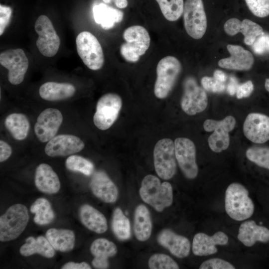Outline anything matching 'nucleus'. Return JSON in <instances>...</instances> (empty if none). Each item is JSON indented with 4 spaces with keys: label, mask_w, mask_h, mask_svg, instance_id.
I'll return each mask as SVG.
<instances>
[{
    "label": "nucleus",
    "mask_w": 269,
    "mask_h": 269,
    "mask_svg": "<svg viewBox=\"0 0 269 269\" xmlns=\"http://www.w3.org/2000/svg\"><path fill=\"white\" fill-rule=\"evenodd\" d=\"M139 193L143 201L157 212L169 207L173 202L171 184L168 182L161 183L159 178L153 175L149 174L143 178Z\"/></svg>",
    "instance_id": "nucleus-1"
},
{
    "label": "nucleus",
    "mask_w": 269,
    "mask_h": 269,
    "mask_svg": "<svg viewBox=\"0 0 269 269\" xmlns=\"http://www.w3.org/2000/svg\"><path fill=\"white\" fill-rule=\"evenodd\" d=\"M126 42L120 47L123 57L130 62H136L150 46V38L147 30L140 25L128 27L123 33Z\"/></svg>",
    "instance_id": "nucleus-4"
},
{
    "label": "nucleus",
    "mask_w": 269,
    "mask_h": 269,
    "mask_svg": "<svg viewBox=\"0 0 269 269\" xmlns=\"http://www.w3.org/2000/svg\"><path fill=\"white\" fill-rule=\"evenodd\" d=\"M62 269H91L90 266L86 262L80 263L69 262L61 267Z\"/></svg>",
    "instance_id": "nucleus-46"
},
{
    "label": "nucleus",
    "mask_w": 269,
    "mask_h": 269,
    "mask_svg": "<svg viewBox=\"0 0 269 269\" xmlns=\"http://www.w3.org/2000/svg\"><path fill=\"white\" fill-rule=\"evenodd\" d=\"M122 106L121 98L115 93H107L98 101L93 117L95 125L104 131L110 128L117 119Z\"/></svg>",
    "instance_id": "nucleus-9"
},
{
    "label": "nucleus",
    "mask_w": 269,
    "mask_h": 269,
    "mask_svg": "<svg viewBox=\"0 0 269 269\" xmlns=\"http://www.w3.org/2000/svg\"><path fill=\"white\" fill-rule=\"evenodd\" d=\"M65 166L70 171L79 172L86 176L92 174L94 170V165L91 161L77 155L69 156L65 161Z\"/></svg>",
    "instance_id": "nucleus-36"
},
{
    "label": "nucleus",
    "mask_w": 269,
    "mask_h": 269,
    "mask_svg": "<svg viewBox=\"0 0 269 269\" xmlns=\"http://www.w3.org/2000/svg\"><path fill=\"white\" fill-rule=\"evenodd\" d=\"M34 28L38 35L36 45L41 54L47 57L54 56L58 51L60 40L51 20L41 15L35 21Z\"/></svg>",
    "instance_id": "nucleus-12"
},
{
    "label": "nucleus",
    "mask_w": 269,
    "mask_h": 269,
    "mask_svg": "<svg viewBox=\"0 0 269 269\" xmlns=\"http://www.w3.org/2000/svg\"><path fill=\"white\" fill-rule=\"evenodd\" d=\"M78 54L84 64L90 69L98 70L104 63L102 46L97 38L89 31L80 32L76 39Z\"/></svg>",
    "instance_id": "nucleus-6"
},
{
    "label": "nucleus",
    "mask_w": 269,
    "mask_h": 269,
    "mask_svg": "<svg viewBox=\"0 0 269 269\" xmlns=\"http://www.w3.org/2000/svg\"><path fill=\"white\" fill-rule=\"evenodd\" d=\"M12 149L11 146L2 140H0V162L7 160L11 155Z\"/></svg>",
    "instance_id": "nucleus-45"
},
{
    "label": "nucleus",
    "mask_w": 269,
    "mask_h": 269,
    "mask_svg": "<svg viewBox=\"0 0 269 269\" xmlns=\"http://www.w3.org/2000/svg\"><path fill=\"white\" fill-rule=\"evenodd\" d=\"M112 0H103V1L106 3H110L112 1Z\"/></svg>",
    "instance_id": "nucleus-51"
},
{
    "label": "nucleus",
    "mask_w": 269,
    "mask_h": 269,
    "mask_svg": "<svg viewBox=\"0 0 269 269\" xmlns=\"http://www.w3.org/2000/svg\"><path fill=\"white\" fill-rule=\"evenodd\" d=\"M4 126L12 136L16 140H22L28 135L30 124L27 117L21 113H12L4 120Z\"/></svg>",
    "instance_id": "nucleus-32"
},
{
    "label": "nucleus",
    "mask_w": 269,
    "mask_h": 269,
    "mask_svg": "<svg viewBox=\"0 0 269 269\" xmlns=\"http://www.w3.org/2000/svg\"><path fill=\"white\" fill-rule=\"evenodd\" d=\"M157 241L159 244L178 258H186L190 253V243L189 240L170 229L161 231L157 236Z\"/></svg>",
    "instance_id": "nucleus-22"
},
{
    "label": "nucleus",
    "mask_w": 269,
    "mask_h": 269,
    "mask_svg": "<svg viewBox=\"0 0 269 269\" xmlns=\"http://www.w3.org/2000/svg\"><path fill=\"white\" fill-rule=\"evenodd\" d=\"M235 125L236 120L232 116H228L221 121L207 119L204 122L203 128L206 132H214L208 139L212 150L218 153L228 148L230 144L229 133Z\"/></svg>",
    "instance_id": "nucleus-10"
},
{
    "label": "nucleus",
    "mask_w": 269,
    "mask_h": 269,
    "mask_svg": "<svg viewBox=\"0 0 269 269\" xmlns=\"http://www.w3.org/2000/svg\"><path fill=\"white\" fill-rule=\"evenodd\" d=\"M26 243L19 249L20 254L28 257L38 254L47 258H51L55 255V250L46 238L43 236L34 238L30 236L25 239Z\"/></svg>",
    "instance_id": "nucleus-30"
},
{
    "label": "nucleus",
    "mask_w": 269,
    "mask_h": 269,
    "mask_svg": "<svg viewBox=\"0 0 269 269\" xmlns=\"http://www.w3.org/2000/svg\"><path fill=\"white\" fill-rule=\"evenodd\" d=\"M200 269H234L235 267L228 262L219 258L208 260L201 264Z\"/></svg>",
    "instance_id": "nucleus-42"
},
{
    "label": "nucleus",
    "mask_w": 269,
    "mask_h": 269,
    "mask_svg": "<svg viewBox=\"0 0 269 269\" xmlns=\"http://www.w3.org/2000/svg\"><path fill=\"white\" fill-rule=\"evenodd\" d=\"M246 155L251 161L269 170V147L252 146L247 150Z\"/></svg>",
    "instance_id": "nucleus-37"
},
{
    "label": "nucleus",
    "mask_w": 269,
    "mask_h": 269,
    "mask_svg": "<svg viewBox=\"0 0 269 269\" xmlns=\"http://www.w3.org/2000/svg\"><path fill=\"white\" fill-rule=\"evenodd\" d=\"M164 17L170 21L178 20L183 14V0H156Z\"/></svg>",
    "instance_id": "nucleus-35"
},
{
    "label": "nucleus",
    "mask_w": 269,
    "mask_h": 269,
    "mask_svg": "<svg viewBox=\"0 0 269 269\" xmlns=\"http://www.w3.org/2000/svg\"><path fill=\"white\" fill-rule=\"evenodd\" d=\"M134 230L136 238L140 241L149 239L152 231L149 211L143 204L138 205L134 211Z\"/></svg>",
    "instance_id": "nucleus-31"
},
{
    "label": "nucleus",
    "mask_w": 269,
    "mask_h": 269,
    "mask_svg": "<svg viewBox=\"0 0 269 269\" xmlns=\"http://www.w3.org/2000/svg\"><path fill=\"white\" fill-rule=\"evenodd\" d=\"M29 216L26 207L20 203L9 207L0 217V241L16 239L25 229Z\"/></svg>",
    "instance_id": "nucleus-3"
},
{
    "label": "nucleus",
    "mask_w": 269,
    "mask_h": 269,
    "mask_svg": "<svg viewBox=\"0 0 269 269\" xmlns=\"http://www.w3.org/2000/svg\"><path fill=\"white\" fill-rule=\"evenodd\" d=\"M238 81L234 76H231L229 83L228 84L226 90L227 93L231 96L234 95L236 93L238 86Z\"/></svg>",
    "instance_id": "nucleus-47"
},
{
    "label": "nucleus",
    "mask_w": 269,
    "mask_h": 269,
    "mask_svg": "<svg viewBox=\"0 0 269 269\" xmlns=\"http://www.w3.org/2000/svg\"><path fill=\"white\" fill-rule=\"evenodd\" d=\"M90 188L93 194L104 202L114 203L118 197V190L113 181L103 171L95 172L90 180Z\"/></svg>",
    "instance_id": "nucleus-20"
},
{
    "label": "nucleus",
    "mask_w": 269,
    "mask_h": 269,
    "mask_svg": "<svg viewBox=\"0 0 269 269\" xmlns=\"http://www.w3.org/2000/svg\"><path fill=\"white\" fill-rule=\"evenodd\" d=\"M115 5L120 8H125L128 5L127 0H114Z\"/></svg>",
    "instance_id": "nucleus-49"
},
{
    "label": "nucleus",
    "mask_w": 269,
    "mask_h": 269,
    "mask_svg": "<svg viewBox=\"0 0 269 269\" xmlns=\"http://www.w3.org/2000/svg\"><path fill=\"white\" fill-rule=\"evenodd\" d=\"M84 142L78 136L72 134L55 136L47 143L44 151L50 157L65 156L81 151Z\"/></svg>",
    "instance_id": "nucleus-16"
},
{
    "label": "nucleus",
    "mask_w": 269,
    "mask_h": 269,
    "mask_svg": "<svg viewBox=\"0 0 269 269\" xmlns=\"http://www.w3.org/2000/svg\"><path fill=\"white\" fill-rule=\"evenodd\" d=\"M225 207L227 214L233 220L239 221L250 218L255 209L248 190L239 183H231L227 187Z\"/></svg>",
    "instance_id": "nucleus-2"
},
{
    "label": "nucleus",
    "mask_w": 269,
    "mask_h": 269,
    "mask_svg": "<svg viewBox=\"0 0 269 269\" xmlns=\"http://www.w3.org/2000/svg\"><path fill=\"white\" fill-rule=\"evenodd\" d=\"M254 89V85L251 80L239 84L236 90V97L239 99L248 97L251 95Z\"/></svg>",
    "instance_id": "nucleus-44"
},
{
    "label": "nucleus",
    "mask_w": 269,
    "mask_h": 269,
    "mask_svg": "<svg viewBox=\"0 0 269 269\" xmlns=\"http://www.w3.org/2000/svg\"><path fill=\"white\" fill-rule=\"evenodd\" d=\"M82 224L89 230L102 234L108 229L107 221L104 215L89 204L82 205L79 211Z\"/></svg>",
    "instance_id": "nucleus-26"
},
{
    "label": "nucleus",
    "mask_w": 269,
    "mask_h": 269,
    "mask_svg": "<svg viewBox=\"0 0 269 269\" xmlns=\"http://www.w3.org/2000/svg\"><path fill=\"white\" fill-rule=\"evenodd\" d=\"M45 236L56 251L69 252L74 247L75 236L72 230L50 228L47 231Z\"/></svg>",
    "instance_id": "nucleus-28"
},
{
    "label": "nucleus",
    "mask_w": 269,
    "mask_h": 269,
    "mask_svg": "<svg viewBox=\"0 0 269 269\" xmlns=\"http://www.w3.org/2000/svg\"><path fill=\"white\" fill-rule=\"evenodd\" d=\"M11 13L12 9L9 6L0 5V35L9 24Z\"/></svg>",
    "instance_id": "nucleus-43"
},
{
    "label": "nucleus",
    "mask_w": 269,
    "mask_h": 269,
    "mask_svg": "<svg viewBox=\"0 0 269 269\" xmlns=\"http://www.w3.org/2000/svg\"><path fill=\"white\" fill-rule=\"evenodd\" d=\"M181 69V63L174 56H167L159 61L154 88V94L157 98L164 99L168 96L174 87Z\"/></svg>",
    "instance_id": "nucleus-5"
},
{
    "label": "nucleus",
    "mask_w": 269,
    "mask_h": 269,
    "mask_svg": "<svg viewBox=\"0 0 269 269\" xmlns=\"http://www.w3.org/2000/svg\"><path fill=\"white\" fill-rule=\"evenodd\" d=\"M90 252L94 257L92 261L93 267L105 269L109 266L108 258L116 255L117 248L113 242L105 238H99L92 243Z\"/></svg>",
    "instance_id": "nucleus-24"
},
{
    "label": "nucleus",
    "mask_w": 269,
    "mask_h": 269,
    "mask_svg": "<svg viewBox=\"0 0 269 269\" xmlns=\"http://www.w3.org/2000/svg\"><path fill=\"white\" fill-rule=\"evenodd\" d=\"M224 29L230 36L242 33L244 35V43L249 46L252 45L256 39L264 33L261 26L253 21L248 19L241 21L237 18L227 20L224 25Z\"/></svg>",
    "instance_id": "nucleus-19"
},
{
    "label": "nucleus",
    "mask_w": 269,
    "mask_h": 269,
    "mask_svg": "<svg viewBox=\"0 0 269 269\" xmlns=\"http://www.w3.org/2000/svg\"><path fill=\"white\" fill-rule=\"evenodd\" d=\"M238 239L249 247L253 246L257 241L267 243L269 241V230L257 225L253 220L247 221L240 225Z\"/></svg>",
    "instance_id": "nucleus-25"
},
{
    "label": "nucleus",
    "mask_w": 269,
    "mask_h": 269,
    "mask_svg": "<svg viewBox=\"0 0 269 269\" xmlns=\"http://www.w3.org/2000/svg\"><path fill=\"white\" fill-rule=\"evenodd\" d=\"M180 105L183 111L189 115L202 112L207 106L208 97L205 90L192 77H188L184 81Z\"/></svg>",
    "instance_id": "nucleus-11"
},
{
    "label": "nucleus",
    "mask_w": 269,
    "mask_h": 269,
    "mask_svg": "<svg viewBox=\"0 0 269 269\" xmlns=\"http://www.w3.org/2000/svg\"><path fill=\"white\" fill-rule=\"evenodd\" d=\"M228 242L227 235L221 231L216 232L212 236L203 233H199L193 238L192 252L197 256L214 254L218 251L216 245H225Z\"/></svg>",
    "instance_id": "nucleus-21"
},
{
    "label": "nucleus",
    "mask_w": 269,
    "mask_h": 269,
    "mask_svg": "<svg viewBox=\"0 0 269 269\" xmlns=\"http://www.w3.org/2000/svg\"><path fill=\"white\" fill-rule=\"evenodd\" d=\"M227 48L230 57L218 61L220 67L238 71H248L252 68L255 60L249 50L240 45L233 44H228Z\"/></svg>",
    "instance_id": "nucleus-18"
},
{
    "label": "nucleus",
    "mask_w": 269,
    "mask_h": 269,
    "mask_svg": "<svg viewBox=\"0 0 269 269\" xmlns=\"http://www.w3.org/2000/svg\"><path fill=\"white\" fill-rule=\"evenodd\" d=\"M153 162L158 176L164 180L173 177L176 171L174 143L170 138L159 140L153 150Z\"/></svg>",
    "instance_id": "nucleus-7"
},
{
    "label": "nucleus",
    "mask_w": 269,
    "mask_h": 269,
    "mask_svg": "<svg viewBox=\"0 0 269 269\" xmlns=\"http://www.w3.org/2000/svg\"><path fill=\"white\" fill-rule=\"evenodd\" d=\"M174 143L176 159L181 171L187 178H195L198 175V168L193 142L187 138L178 137Z\"/></svg>",
    "instance_id": "nucleus-14"
},
{
    "label": "nucleus",
    "mask_w": 269,
    "mask_h": 269,
    "mask_svg": "<svg viewBox=\"0 0 269 269\" xmlns=\"http://www.w3.org/2000/svg\"><path fill=\"white\" fill-rule=\"evenodd\" d=\"M63 122L61 112L54 108H47L38 116L34 126V132L38 139L48 142L56 134Z\"/></svg>",
    "instance_id": "nucleus-15"
},
{
    "label": "nucleus",
    "mask_w": 269,
    "mask_h": 269,
    "mask_svg": "<svg viewBox=\"0 0 269 269\" xmlns=\"http://www.w3.org/2000/svg\"><path fill=\"white\" fill-rule=\"evenodd\" d=\"M148 267L151 269H178V265L170 257L163 254H155L148 260Z\"/></svg>",
    "instance_id": "nucleus-38"
},
{
    "label": "nucleus",
    "mask_w": 269,
    "mask_h": 269,
    "mask_svg": "<svg viewBox=\"0 0 269 269\" xmlns=\"http://www.w3.org/2000/svg\"><path fill=\"white\" fill-rule=\"evenodd\" d=\"M0 63L8 70V79L12 85L22 82L29 65L24 51L20 48L10 49L0 53Z\"/></svg>",
    "instance_id": "nucleus-13"
},
{
    "label": "nucleus",
    "mask_w": 269,
    "mask_h": 269,
    "mask_svg": "<svg viewBox=\"0 0 269 269\" xmlns=\"http://www.w3.org/2000/svg\"><path fill=\"white\" fill-rule=\"evenodd\" d=\"M245 136L256 143L269 140V117L261 113H252L246 117L243 125Z\"/></svg>",
    "instance_id": "nucleus-17"
},
{
    "label": "nucleus",
    "mask_w": 269,
    "mask_h": 269,
    "mask_svg": "<svg viewBox=\"0 0 269 269\" xmlns=\"http://www.w3.org/2000/svg\"><path fill=\"white\" fill-rule=\"evenodd\" d=\"M76 92L75 86L70 83L47 82L39 88L41 98L48 101H61L72 97Z\"/></svg>",
    "instance_id": "nucleus-27"
},
{
    "label": "nucleus",
    "mask_w": 269,
    "mask_h": 269,
    "mask_svg": "<svg viewBox=\"0 0 269 269\" xmlns=\"http://www.w3.org/2000/svg\"><path fill=\"white\" fill-rule=\"evenodd\" d=\"M201 83L204 90L212 93H222L226 89L224 83L219 81L214 77L204 76L201 79Z\"/></svg>",
    "instance_id": "nucleus-40"
},
{
    "label": "nucleus",
    "mask_w": 269,
    "mask_h": 269,
    "mask_svg": "<svg viewBox=\"0 0 269 269\" xmlns=\"http://www.w3.org/2000/svg\"><path fill=\"white\" fill-rule=\"evenodd\" d=\"M213 77L221 82L224 83L227 79V75L222 71L216 70L214 72Z\"/></svg>",
    "instance_id": "nucleus-48"
},
{
    "label": "nucleus",
    "mask_w": 269,
    "mask_h": 269,
    "mask_svg": "<svg viewBox=\"0 0 269 269\" xmlns=\"http://www.w3.org/2000/svg\"><path fill=\"white\" fill-rule=\"evenodd\" d=\"M246 3L256 16L263 18L269 15V0H245Z\"/></svg>",
    "instance_id": "nucleus-39"
},
{
    "label": "nucleus",
    "mask_w": 269,
    "mask_h": 269,
    "mask_svg": "<svg viewBox=\"0 0 269 269\" xmlns=\"http://www.w3.org/2000/svg\"><path fill=\"white\" fill-rule=\"evenodd\" d=\"M253 51L257 55L269 53V33H264L252 44Z\"/></svg>",
    "instance_id": "nucleus-41"
},
{
    "label": "nucleus",
    "mask_w": 269,
    "mask_h": 269,
    "mask_svg": "<svg viewBox=\"0 0 269 269\" xmlns=\"http://www.w3.org/2000/svg\"><path fill=\"white\" fill-rule=\"evenodd\" d=\"M93 15L97 23L100 24L104 29L108 30L122 21L124 13L120 10L101 3L94 6Z\"/></svg>",
    "instance_id": "nucleus-29"
},
{
    "label": "nucleus",
    "mask_w": 269,
    "mask_h": 269,
    "mask_svg": "<svg viewBox=\"0 0 269 269\" xmlns=\"http://www.w3.org/2000/svg\"><path fill=\"white\" fill-rule=\"evenodd\" d=\"M265 87L266 90L269 92V78H267L266 79Z\"/></svg>",
    "instance_id": "nucleus-50"
},
{
    "label": "nucleus",
    "mask_w": 269,
    "mask_h": 269,
    "mask_svg": "<svg viewBox=\"0 0 269 269\" xmlns=\"http://www.w3.org/2000/svg\"><path fill=\"white\" fill-rule=\"evenodd\" d=\"M30 211L35 214L33 221L39 225H47L52 222L55 218L50 202L44 198L37 199L31 205Z\"/></svg>",
    "instance_id": "nucleus-33"
},
{
    "label": "nucleus",
    "mask_w": 269,
    "mask_h": 269,
    "mask_svg": "<svg viewBox=\"0 0 269 269\" xmlns=\"http://www.w3.org/2000/svg\"><path fill=\"white\" fill-rule=\"evenodd\" d=\"M112 229L114 235L120 240H127L131 237L130 221L120 208H116L113 212Z\"/></svg>",
    "instance_id": "nucleus-34"
},
{
    "label": "nucleus",
    "mask_w": 269,
    "mask_h": 269,
    "mask_svg": "<svg viewBox=\"0 0 269 269\" xmlns=\"http://www.w3.org/2000/svg\"><path fill=\"white\" fill-rule=\"evenodd\" d=\"M34 183L39 191L49 194L57 193L61 187L58 175L46 163H41L36 167Z\"/></svg>",
    "instance_id": "nucleus-23"
},
{
    "label": "nucleus",
    "mask_w": 269,
    "mask_h": 269,
    "mask_svg": "<svg viewBox=\"0 0 269 269\" xmlns=\"http://www.w3.org/2000/svg\"><path fill=\"white\" fill-rule=\"evenodd\" d=\"M183 15L187 34L195 39H201L206 32L207 25L202 0H186Z\"/></svg>",
    "instance_id": "nucleus-8"
}]
</instances>
